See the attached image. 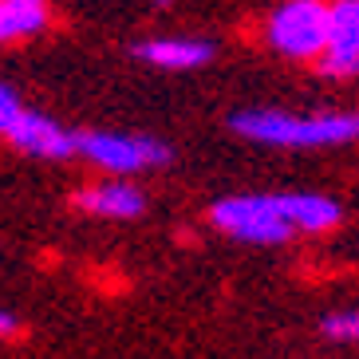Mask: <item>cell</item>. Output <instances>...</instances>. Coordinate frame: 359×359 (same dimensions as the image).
I'll use <instances>...</instances> for the list:
<instances>
[{"instance_id": "3", "label": "cell", "mask_w": 359, "mask_h": 359, "mask_svg": "<svg viewBox=\"0 0 359 359\" xmlns=\"http://www.w3.org/2000/svg\"><path fill=\"white\" fill-rule=\"evenodd\" d=\"M264 36L273 43V52L288 55V60L324 55L327 36H332V4H324V0H285L269 16Z\"/></svg>"}, {"instance_id": "11", "label": "cell", "mask_w": 359, "mask_h": 359, "mask_svg": "<svg viewBox=\"0 0 359 359\" xmlns=\"http://www.w3.org/2000/svg\"><path fill=\"white\" fill-rule=\"evenodd\" d=\"M320 332L336 344H359V308H348V312H332V316L320 320Z\"/></svg>"}, {"instance_id": "13", "label": "cell", "mask_w": 359, "mask_h": 359, "mask_svg": "<svg viewBox=\"0 0 359 359\" xmlns=\"http://www.w3.org/2000/svg\"><path fill=\"white\" fill-rule=\"evenodd\" d=\"M16 327H20V320L12 316V312H0V336H12Z\"/></svg>"}, {"instance_id": "4", "label": "cell", "mask_w": 359, "mask_h": 359, "mask_svg": "<svg viewBox=\"0 0 359 359\" xmlns=\"http://www.w3.org/2000/svg\"><path fill=\"white\" fill-rule=\"evenodd\" d=\"M79 154L87 162L103 166L107 174H142V170H158L174 158V150L154 135H127V130H83L79 135Z\"/></svg>"}, {"instance_id": "12", "label": "cell", "mask_w": 359, "mask_h": 359, "mask_svg": "<svg viewBox=\"0 0 359 359\" xmlns=\"http://www.w3.org/2000/svg\"><path fill=\"white\" fill-rule=\"evenodd\" d=\"M24 115V107H20V95L12 91L8 83H0V135H8L12 123Z\"/></svg>"}, {"instance_id": "8", "label": "cell", "mask_w": 359, "mask_h": 359, "mask_svg": "<svg viewBox=\"0 0 359 359\" xmlns=\"http://www.w3.org/2000/svg\"><path fill=\"white\" fill-rule=\"evenodd\" d=\"M75 205L91 217H111V222H127V217H138L147 213V194L130 186V182L115 178V182H99V186H87L79 190Z\"/></svg>"}, {"instance_id": "2", "label": "cell", "mask_w": 359, "mask_h": 359, "mask_svg": "<svg viewBox=\"0 0 359 359\" xmlns=\"http://www.w3.org/2000/svg\"><path fill=\"white\" fill-rule=\"evenodd\" d=\"M210 222L245 245H285L296 233V225L285 217L276 194H233V198L213 201Z\"/></svg>"}, {"instance_id": "9", "label": "cell", "mask_w": 359, "mask_h": 359, "mask_svg": "<svg viewBox=\"0 0 359 359\" xmlns=\"http://www.w3.org/2000/svg\"><path fill=\"white\" fill-rule=\"evenodd\" d=\"M276 201H280L285 217L296 225V233H327L344 217L339 201L327 194H276Z\"/></svg>"}, {"instance_id": "7", "label": "cell", "mask_w": 359, "mask_h": 359, "mask_svg": "<svg viewBox=\"0 0 359 359\" xmlns=\"http://www.w3.org/2000/svg\"><path fill=\"white\" fill-rule=\"evenodd\" d=\"M135 55L162 72H194V67L210 64L217 48L210 40H194V36H154V40H138Z\"/></svg>"}, {"instance_id": "10", "label": "cell", "mask_w": 359, "mask_h": 359, "mask_svg": "<svg viewBox=\"0 0 359 359\" xmlns=\"http://www.w3.org/2000/svg\"><path fill=\"white\" fill-rule=\"evenodd\" d=\"M48 24V4L43 0H0V43L24 40Z\"/></svg>"}, {"instance_id": "5", "label": "cell", "mask_w": 359, "mask_h": 359, "mask_svg": "<svg viewBox=\"0 0 359 359\" xmlns=\"http://www.w3.org/2000/svg\"><path fill=\"white\" fill-rule=\"evenodd\" d=\"M4 138L32 158H72V154H79V135H72L64 123L36 115V111H24Z\"/></svg>"}, {"instance_id": "6", "label": "cell", "mask_w": 359, "mask_h": 359, "mask_svg": "<svg viewBox=\"0 0 359 359\" xmlns=\"http://www.w3.org/2000/svg\"><path fill=\"white\" fill-rule=\"evenodd\" d=\"M327 75H359V0L332 4V36L320 55Z\"/></svg>"}, {"instance_id": "14", "label": "cell", "mask_w": 359, "mask_h": 359, "mask_svg": "<svg viewBox=\"0 0 359 359\" xmlns=\"http://www.w3.org/2000/svg\"><path fill=\"white\" fill-rule=\"evenodd\" d=\"M158 4H170V0H158Z\"/></svg>"}, {"instance_id": "1", "label": "cell", "mask_w": 359, "mask_h": 359, "mask_svg": "<svg viewBox=\"0 0 359 359\" xmlns=\"http://www.w3.org/2000/svg\"><path fill=\"white\" fill-rule=\"evenodd\" d=\"M229 127L261 147H344L359 138V115L324 111V115H288V111H237Z\"/></svg>"}]
</instances>
